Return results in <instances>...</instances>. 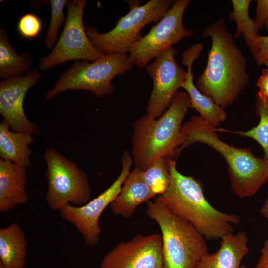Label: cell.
Masks as SVG:
<instances>
[{"label": "cell", "mask_w": 268, "mask_h": 268, "mask_svg": "<svg viewBox=\"0 0 268 268\" xmlns=\"http://www.w3.org/2000/svg\"><path fill=\"white\" fill-rule=\"evenodd\" d=\"M211 39L206 67L196 86L223 109L231 105L249 82L247 60L223 18L205 27Z\"/></svg>", "instance_id": "obj_1"}, {"label": "cell", "mask_w": 268, "mask_h": 268, "mask_svg": "<svg viewBox=\"0 0 268 268\" xmlns=\"http://www.w3.org/2000/svg\"><path fill=\"white\" fill-rule=\"evenodd\" d=\"M171 180L166 192L157 198L175 215L189 222L207 240L222 239L233 233L240 222L237 215L214 207L204 196L200 182L179 172L175 160L169 163Z\"/></svg>", "instance_id": "obj_2"}, {"label": "cell", "mask_w": 268, "mask_h": 268, "mask_svg": "<svg viewBox=\"0 0 268 268\" xmlns=\"http://www.w3.org/2000/svg\"><path fill=\"white\" fill-rule=\"evenodd\" d=\"M217 129L200 116H193L181 128V151L196 142L211 147L225 159L233 192L241 199L254 195L268 181V161L256 157L250 149L222 141Z\"/></svg>", "instance_id": "obj_3"}, {"label": "cell", "mask_w": 268, "mask_h": 268, "mask_svg": "<svg viewBox=\"0 0 268 268\" xmlns=\"http://www.w3.org/2000/svg\"><path fill=\"white\" fill-rule=\"evenodd\" d=\"M189 107L188 94L181 91L160 117L146 114L134 122L132 153L136 167L145 170L160 158L175 160L181 152L182 124Z\"/></svg>", "instance_id": "obj_4"}, {"label": "cell", "mask_w": 268, "mask_h": 268, "mask_svg": "<svg viewBox=\"0 0 268 268\" xmlns=\"http://www.w3.org/2000/svg\"><path fill=\"white\" fill-rule=\"evenodd\" d=\"M146 212L161 230L164 268H196L201 258L208 253L205 237L157 197L147 201Z\"/></svg>", "instance_id": "obj_5"}, {"label": "cell", "mask_w": 268, "mask_h": 268, "mask_svg": "<svg viewBox=\"0 0 268 268\" xmlns=\"http://www.w3.org/2000/svg\"><path fill=\"white\" fill-rule=\"evenodd\" d=\"M134 64L127 54L104 55L97 60L75 61L45 95L49 100L68 90H86L97 97L110 95L114 92L112 80L132 70Z\"/></svg>", "instance_id": "obj_6"}, {"label": "cell", "mask_w": 268, "mask_h": 268, "mask_svg": "<svg viewBox=\"0 0 268 268\" xmlns=\"http://www.w3.org/2000/svg\"><path fill=\"white\" fill-rule=\"evenodd\" d=\"M175 0H151L142 5L130 7L109 32L101 33L97 28L86 26V34L93 46L104 55L127 54L142 37V29L151 22H158Z\"/></svg>", "instance_id": "obj_7"}, {"label": "cell", "mask_w": 268, "mask_h": 268, "mask_svg": "<svg viewBox=\"0 0 268 268\" xmlns=\"http://www.w3.org/2000/svg\"><path fill=\"white\" fill-rule=\"evenodd\" d=\"M44 159L48 183L45 199L53 211L70 204L82 206L91 200L88 176L74 162L54 148L47 149Z\"/></svg>", "instance_id": "obj_8"}, {"label": "cell", "mask_w": 268, "mask_h": 268, "mask_svg": "<svg viewBox=\"0 0 268 268\" xmlns=\"http://www.w3.org/2000/svg\"><path fill=\"white\" fill-rule=\"evenodd\" d=\"M87 0H68L67 13L63 31L51 52L39 61V68L47 70L70 60L94 61L104 55L90 41L83 23Z\"/></svg>", "instance_id": "obj_9"}, {"label": "cell", "mask_w": 268, "mask_h": 268, "mask_svg": "<svg viewBox=\"0 0 268 268\" xmlns=\"http://www.w3.org/2000/svg\"><path fill=\"white\" fill-rule=\"evenodd\" d=\"M190 0H175L162 18L129 51L134 65L143 68L153 59L182 39L194 34L183 23L184 12Z\"/></svg>", "instance_id": "obj_10"}, {"label": "cell", "mask_w": 268, "mask_h": 268, "mask_svg": "<svg viewBox=\"0 0 268 268\" xmlns=\"http://www.w3.org/2000/svg\"><path fill=\"white\" fill-rule=\"evenodd\" d=\"M122 169L113 183L97 197L82 206L67 204L62 208V218L73 224L81 234L84 242L95 246L99 242L101 228L99 222L106 208L110 205L121 191L122 185L130 172L133 158L125 151L121 158Z\"/></svg>", "instance_id": "obj_11"}, {"label": "cell", "mask_w": 268, "mask_h": 268, "mask_svg": "<svg viewBox=\"0 0 268 268\" xmlns=\"http://www.w3.org/2000/svg\"><path fill=\"white\" fill-rule=\"evenodd\" d=\"M177 50L171 46L148 64L146 71L153 88L146 107V115L160 117L167 110L186 80L187 71L175 60Z\"/></svg>", "instance_id": "obj_12"}, {"label": "cell", "mask_w": 268, "mask_h": 268, "mask_svg": "<svg viewBox=\"0 0 268 268\" xmlns=\"http://www.w3.org/2000/svg\"><path fill=\"white\" fill-rule=\"evenodd\" d=\"M100 268H164L161 234H137L103 257Z\"/></svg>", "instance_id": "obj_13"}, {"label": "cell", "mask_w": 268, "mask_h": 268, "mask_svg": "<svg viewBox=\"0 0 268 268\" xmlns=\"http://www.w3.org/2000/svg\"><path fill=\"white\" fill-rule=\"evenodd\" d=\"M41 75L32 69L24 75L2 80L0 83V113L14 131L31 134L39 133V128L26 116L23 102L28 90L36 84Z\"/></svg>", "instance_id": "obj_14"}, {"label": "cell", "mask_w": 268, "mask_h": 268, "mask_svg": "<svg viewBox=\"0 0 268 268\" xmlns=\"http://www.w3.org/2000/svg\"><path fill=\"white\" fill-rule=\"evenodd\" d=\"M201 43H197L186 50L182 56V63L187 67V76L181 86L188 94L190 107L196 110L208 123L216 127L225 121L227 113L223 108L213 100L201 92L195 85L192 72V67L203 50Z\"/></svg>", "instance_id": "obj_15"}, {"label": "cell", "mask_w": 268, "mask_h": 268, "mask_svg": "<svg viewBox=\"0 0 268 268\" xmlns=\"http://www.w3.org/2000/svg\"><path fill=\"white\" fill-rule=\"evenodd\" d=\"M26 168L0 159V211L8 212L28 201Z\"/></svg>", "instance_id": "obj_16"}, {"label": "cell", "mask_w": 268, "mask_h": 268, "mask_svg": "<svg viewBox=\"0 0 268 268\" xmlns=\"http://www.w3.org/2000/svg\"><path fill=\"white\" fill-rule=\"evenodd\" d=\"M142 172L137 167L130 171L120 192L110 204L113 214L130 217L140 204L156 196L145 182Z\"/></svg>", "instance_id": "obj_17"}, {"label": "cell", "mask_w": 268, "mask_h": 268, "mask_svg": "<svg viewBox=\"0 0 268 268\" xmlns=\"http://www.w3.org/2000/svg\"><path fill=\"white\" fill-rule=\"evenodd\" d=\"M221 240L219 248L214 253L205 254L196 268H239L249 248L248 238L243 232L231 233Z\"/></svg>", "instance_id": "obj_18"}, {"label": "cell", "mask_w": 268, "mask_h": 268, "mask_svg": "<svg viewBox=\"0 0 268 268\" xmlns=\"http://www.w3.org/2000/svg\"><path fill=\"white\" fill-rule=\"evenodd\" d=\"M34 141L32 134L11 130L5 121L0 123V156L26 168L31 165L32 151L29 146Z\"/></svg>", "instance_id": "obj_19"}, {"label": "cell", "mask_w": 268, "mask_h": 268, "mask_svg": "<svg viewBox=\"0 0 268 268\" xmlns=\"http://www.w3.org/2000/svg\"><path fill=\"white\" fill-rule=\"evenodd\" d=\"M27 242L16 223L0 229V268H24Z\"/></svg>", "instance_id": "obj_20"}, {"label": "cell", "mask_w": 268, "mask_h": 268, "mask_svg": "<svg viewBox=\"0 0 268 268\" xmlns=\"http://www.w3.org/2000/svg\"><path fill=\"white\" fill-rule=\"evenodd\" d=\"M32 63L29 53L18 55L10 44L7 31L0 29V78L2 80L21 76Z\"/></svg>", "instance_id": "obj_21"}, {"label": "cell", "mask_w": 268, "mask_h": 268, "mask_svg": "<svg viewBox=\"0 0 268 268\" xmlns=\"http://www.w3.org/2000/svg\"><path fill=\"white\" fill-rule=\"evenodd\" d=\"M251 0H232L233 10L229 13V19L234 21L236 25L234 37L243 35L245 43L254 57L257 53V41L260 35L254 19L250 17L249 8Z\"/></svg>", "instance_id": "obj_22"}, {"label": "cell", "mask_w": 268, "mask_h": 268, "mask_svg": "<svg viewBox=\"0 0 268 268\" xmlns=\"http://www.w3.org/2000/svg\"><path fill=\"white\" fill-rule=\"evenodd\" d=\"M160 158L143 170V178L146 184L156 195H162L167 190L170 183L169 161Z\"/></svg>", "instance_id": "obj_23"}, {"label": "cell", "mask_w": 268, "mask_h": 268, "mask_svg": "<svg viewBox=\"0 0 268 268\" xmlns=\"http://www.w3.org/2000/svg\"><path fill=\"white\" fill-rule=\"evenodd\" d=\"M256 113L260 117L258 124L246 131H232L223 129L217 131L237 134L242 137L252 138L262 147L264 152V158L268 161V107L265 106L256 98Z\"/></svg>", "instance_id": "obj_24"}, {"label": "cell", "mask_w": 268, "mask_h": 268, "mask_svg": "<svg viewBox=\"0 0 268 268\" xmlns=\"http://www.w3.org/2000/svg\"><path fill=\"white\" fill-rule=\"evenodd\" d=\"M68 0H50L49 4L51 7V18L49 28L45 40L46 47L52 50L56 44L58 38L57 34L61 25L66 20V17L63 13L65 5H67Z\"/></svg>", "instance_id": "obj_25"}, {"label": "cell", "mask_w": 268, "mask_h": 268, "mask_svg": "<svg viewBox=\"0 0 268 268\" xmlns=\"http://www.w3.org/2000/svg\"><path fill=\"white\" fill-rule=\"evenodd\" d=\"M42 22L40 18L33 13H26L21 17L17 24L19 34L26 39L36 38L41 31Z\"/></svg>", "instance_id": "obj_26"}, {"label": "cell", "mask_w": 268, "mask_h": 268, "mask_svg": "<svg viewBox=\"0 0 268 268\" xmlns=\"http://www.w3.org/2000/svg\"><path fill=\"white\" fill-rule=\"evenodd\" d=\"M256 15L254 19L258 30H268V0L256 1Z\"/></svg>", "instance_id": "obj_27"}, {"label": "cell", "mask_w": 268, "mask_h": 268, "mask_svg": "<svg viewBox=\"0 0 268 268\" xmlns=\"http://www.w3.org/2000/svg\"><path fill=\"white\" fill-rule=\"evenodd\" d=\"M256 86L258 88L256 98L265 106L268 107V67L263 69L261 75L257 81Z\"/></svg>", "instance_id": "obj_28"}, {"label": "cell", "mask_w": 268, "mask_h": 268, "mask_svg": "<svg viewBox=\"0 0 268 268\" xmlns=\"http://www.w3.org/2000/svg\"><path fill=\"white\" fill-rule=\"evenodd\" d=\"M258 51L254 57L259 66L265 65L268 67V36H259L257 41Z\"/></svg>", "instance_id": "obj_29"}, {"label": "cell", "mask_w": 268, "mask_h": 268, "mask_svg": "<svg viewBox=\"0 0 268 268\" xmlns=\"http://www.w3.org/2000/svg\"><path fill=\"white\" fill-rule=\"evenodd\" d=\"M254 268H268V237L263 243L260 255Z\"/></svg>", "instance_id": "obj_30"}, {"label": "cell", "mask_w": 268, "mask_h": 268, "mask_svg": "<svg viewBox=\"0 0 268 268\" xmlns=\"http://www.w3.org/2000/svg\"><path fill=\"white\" fill-rule=\"evenodd\" d=\"M261 215L268 220V197L264 201L260 209Z\"/></svg>", "instance_id": "obj_31"}, {"label": "cell", "mask_w": 268, "mask_h": 268, "mask_svg": "<svg viewBox=\"0 0 268 268\" xmlns=\"http://www.w3.org/2000/svg\"><path fill=\"white\" fill-rule=\"evenodd\" d=\"M239 268H247L245 265H241Z\"/></svg>", "instance_id": "obj_32"}]
</instances>
